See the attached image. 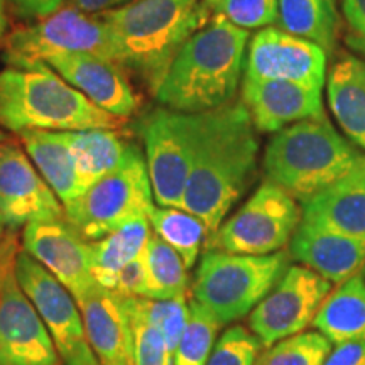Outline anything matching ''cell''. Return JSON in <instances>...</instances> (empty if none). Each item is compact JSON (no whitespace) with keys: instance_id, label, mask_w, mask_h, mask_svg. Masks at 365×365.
I'll return each instance as SVG.
<instances>
[{"instance_id":"6da1fadb","label":"cell","mask_w":365,"mask_h":365,"mask_svg":"<svg viewBox=\"0 0 365 365\" xmlns=\"http://www.w3.org/2000/svg\"><path fill=\"white\" fill-rule=\"evenodd\" d=\"M257 154V129L242 100L198 113V134L182 210L198 217L210 237L252 185Z\"/></svg>"},{"instance_id":"7a4b0ae2","label":"cell","mask_w":365,"mask_h":365,"mask_svg":"<svg viewBox=\"0 0 365 365\" xmlns=\"http://www.w3.org/2000/svg\"><path fill=\"white\" fill-rule=\"evenodd\" d=\"M250 34L210 19L178 51L154 91L158 102L181 113H205L234 102Z\"/></svg>"},{"instance_id":"3957f363","label":"cell","mask_w":365,"mask_h":365,"mask_svg":"<svg viewBox=\"0 0 365 365\" xmlns=\"http://www.w3.org/2000/svg\"><path fill=\"white\" fill-rule=\"evenodd\" d=\"M102 17L115 39L118 65L153 93L178 51L208 22L202 0H134Z\"/></svg>"},{"instance_id":"277c9868","label":"cell","mask_w":365,"mask_h":365,"mask_svg":"<svg viewBox=\"0 0 365 365\" xmlns=\"http://www.w3.org/2000/svg\"><path fill=\"white\" fill-rule=\"evenodd\" d=\"M365 166V154L336 132L327 117L296 122L276 132L264 153L266 180L301 203Z\"/></svg>"},{"instance_id":"5b68a950","label":"cell","mask_w":365,"mask_h":365,"mask_svg":"<svg viewBox=\"0 0 365 365\" xmlns=\"http://www.w3.org/2000/svg\"><path fill=\"white\" fill-rule=\"evenodd\" d=\"M124 118L102 110L48 65L0 73V125L22 130L118 129Z\"/></svg>"},{"instance_id":"8992f818","label":"cell","mask_w":365,"mask_h":365,"mask_svg":"<svg viewBox=\"0 0 365 365\" xmlns=\"http://www.w3.org/2000/svg\"><path fill=\"white\" fill-rule=\"evenodd\" d=\"M289 261L286 250L267 255L207 250L195 274L193 299L215 314L222 325L237 322L271 293Z\"/></svg>"},{"instance_id":"52a82bcc","label":"cell","mask_w":365,"mask_h":365,"mask_svg":"<svg viewBox=\"0 0 365 365\" xmlns=\"http://www.w3.org/2000/svg\"><path fill=\"white\" fill-rule=\"evenodd\" d=\"M154 202L145 156L130 144L115 171L65 205V218L86 242H97L137 218H149Z\"/></svg>"},{"instance_id":"ba28073f","label":"cell","mask_w":365,"mask_h":365,"mask_svg":"<svg viewBox=\"0 0 365 365\" xmlns=\"http://www.w3.org/2000/svg\"><path fill=\"white\" fill-rule=\"evenodd\" d=\"M61 54H91L118 65L115 39L102 14L73 6L59 7L4 38V61L9 68H36Z\"/></svg>"},{"instance_id":"9c48e42d","label":"cell","mask_w":365,"mask_h":365,"mask_svg":"<svg viewBox=\"0 0 365 365\" xmlns=\"http://www.w3.org/2000/svg\"><path fill=\"white\" fill-rule=\"evenodd\" d=\"M303 210L293 195L264 180L252 196L207 240V250L267 255L279 252L293 239Z\"/></svg>"},{"instance_id":"30bf717a","label":"cell","mask_w":365,"mask_h":365,"mask_svg":"<svg viewBox=\"0 0 365 365\" xmlns=\"http://www.w3.org/2000/svg\"><path fill=\"white\" fill-rule=\"evenodd\" d=\"M196 134L198 113H181L158 107L140 120L144 156L154 200L159 207L182 208Z\"/></svg>"},{"instance_id":"8fae6325","label":"cell","mask_w":365,"mask_h":365,"mask_svg":"<svg viewBox=\"0 0 365 365\" xmlns=\"http://www.w3.org/2000/svg\"><path fill=\"white\" fill-rule=\"evenodd\" d=\"M331 293V282L307 266H289L249 317L250 331L264 346L298 335L312 325Z\"/></svg>"},{"instance_id":"7c38bea8","label":"cell","mask_w":365,"mask_h":365,"mask_svg":"<svg viewBox=\"0 0 365 365\" xmlns=\"http://www.w3.org/2000/svg\"><path fill=\"white\" fill-rule=\"evenodd\" d=\"M16 277L51 333L63 362L97 357L86 340L76 298L65 284L26 250H17L16 254Z\"/></svg>"},{"instance_id":"4fadbf2b","label":"cell","mask_w":365,"mask_h":365,"mask_svg":"<svg viewBox=\"0 0 365 365\" xmlns=\"http://www.w3.org/2000/svg\"><path fill=\"white\" fill-rule=\"evenodd\" d=\"M7 255L0 287V365H61L51 333L21 289L16 254Z\"/></svg>"},{"instance_id":"5bb4252c","label":"cell","mask_w":365,"mask_h":365,"mask_svg":"<svg viewBox=\"0 0 365 365\" xmlns=\"http://www.w3.org/2000/svg\"><path fill=\"white\" fill-rule=\"evenodd\" d=\"M0 218L11 228L65 218V207L16 140L0 143Z\"/></svg>"},{"instance_id":"9a60e30c","label":"cell","mask_w":365,"mask_h":365,"mask_svg":"<svg viewBox=\"0 0 365 365\" xmlns=\"http://www.w3.org/2000/svg\"><path fill=\"white\" fill-rule=\"evenodd\" d=\"M244 70L247 78L296 81L323 88L327 53L279 27H264L249 41Z\"/></svg>"},{"instance_id":"2e32d148","label":"cell","mask_w":365,"mask_h":365,"mask_svg":"<svg viewBox=\"0 0 365 365\" xmlns=\"http://www.w3.org/2000/svg\"><path fill=\"white\" fill-rule=\"evenodd\" d=\"M22 247L65 284L75 298L98 286L91 276V245L66 218L27 223Z\"/></svg>"},{"instance_id":"e0dca14e","label":"cell","mask_w":365,"mask_h":365,"mask_svg":"<svg viewBox=\"0 0 365 365\" xmlns=\"http://www.w3.org/2000/svg\"><path fill=\"white\" fill-rule=\"evenodd\" d=\"M322 90L296 81L244 76L242 102L249 110L255 129L276 134L296 122L325 115Z\"/></svg>"},{"instance_id":"ac0fdd59","label":"cell","mask_w":365,"mask_h":365,"mask_svg":"<svg viewBox=\"0 0 365 365\" xmlns=\"http://www.w3.org/2000/svg\"><path fill=\"white\" fill-rule=\"evenodd\" d=\"M46 65L102 110L120 118L130 117L137 110L139 100L122 66L110 59L91 54H61L49 58Z\"/></svg>"},{"instance_id":"d6986e66","label":"cell","mask_w":365,"mask_h":365,"mask_svg":"<svg viewBox=\"0 0 365 365\" xmlns=\"http://www.w3.org/2000/svg\"><path fill=\"white\" fill-rule=\"evenodd\" d=\"M289 254L301 266L318 272L331 284H341L365 267V240L301 218Z\"/></svg>"},{"instance_id":"ffe728a7","label":"cell","mask_w":365,"mask_h":365,"mask_svg":"<svg viewBox=\"0 0 365 365\" xmlns=\"http://www.w3.org/2000/svg\"><path fill=\"white\" fill-rule=\"evenodd\" d=\"M86 340L102 365H132L130 331L120 299L95 286L76 298Z\"/></svg>"},{"instance_id":"44dd1931","label":"cell","mask_w":365,"mask_h":365,"mask_svg":"<svg viewBox=\"0 0 365 365\" xmlns=\"http://www.w3.org/2000/svg\"><path fill=\"white\" fill-rule=\"evenodd\" d=\"M304 220L365 240V166L301 203Z\"/></svg>"},{"instance_id":"7402d4cb","label":"cell","mask_w":365,"mask_h":365,"mask_svg":"<svg viewBox=\"0 0 365 365\" xmlns=\"http://www.w3.org/2000/svg\"><path fill=\"white\" fill-rule=\"evenodd\" d=\"M327 97L345 135L365 150V59L354 54L336 59L328 73Z\"/></svg>"},{"instance_id":"603a6c76","label":"cell","mask_w":365,"mask_h":365,"mask_svg":"<svg viewBox=\"0 0 365 365\" xmlns=\"http://www.w3.org/2000/svg\"><path fill=\"white\" fill-rule=\"evenodd\" d=\"M21 144L63 207L85 193L65 132L22 130Z\"/></svg>"},{"instance_id":"cb8c5ba5","label":"cell","mask_w":365,"mask_h":365,"mask_svg":"<svg viewBox=\"0 0 365 365\" xmlns=\"http://www.w3.org/2000/svg\"><path fill=\"white\" fill-rule=\"evenodd\" d=\"M314 328L331 344L365 341V281L364 276L341 282L325 299L313 322Z\"/></svg>"},{"instance_id":"d4e9b609","label":"cell","mask_w":365,"mask_h":365,"mask_svg":"<svg viewBox=\"0 0 365 365\" xmlns=\"http://www.w3.org/2000/svg\"><path fill=\"white\" fill-rule=\"evenodd\" d=\"M65 135L85 191L115 171L130 145L115 129L71 130Z\"/></svg>"},{"instance_id":"484cf974","label":"cell","mask_w":365,"mask_h":365,"mask_svg":"<svg viewBox=\"0 0 365 365\" xmlns=\"http://www.w3.org/2000/svg\"><path fill=\"white\" fill-rule=\"evenodd\" d=\"M149 237V218H137L90 244V266L95 282L103 289H110L117 274L144 252Z\"/></svg>"},{"instance_id":"4316f807","label":"cell","mask_w":365,"mask_h":365,"mask_svg":"<svg viewBox=\"0 0 365 365\" xmlns=\"http://www.w3.org/2000/svg\"><path fill=\"white\" fill-rule=\"evenodd\" d=\"M277 26L330 54L340 33V17L335 0H279Z\"/></svg>"},{"instance_id":"83f0119b","label":"cell","mask_w":365,"mask_h":365,"mask_svg":"<svg viewBox=\"0 0 365 365\" xmlns=\"http://www.w3.org/2000/svg\"><path fill=\"white\" fill-rule=\"evenodd\" d=\"M145 296L153 299H173L186 296L188 274L180 254L161 237L150 234L144 250Z\"/></svg>"},{"instance_id":"f1b7e54d","label":"cell","mask_w":365,"mask_h":365,"mask_svg":"<svg viewBox=\"0 0 365 365\" xmlns=\"http://www.w3.org/2000/svg\"><path fill=\"white\" fill-rule=\"evenodd\" d=\"M149 223L154 234L180 254L186 269L195 266L202 245L207 244L210 237L207 225L198 217L182 208L158 205L149 213Z\"/></svg>"},{"instance_id":"f546056e","label":"cell","mask_w":365,"mask_h":365,"mask_svg":"<svg viewBox=\"0 0 365 365\" xmlns=\"http://www.w3.org/2000/svg\"><path fill=\"white\" fill-rule=\"evenodd\" d=\"M222 323L198 301H190V319L173 354V365H207Z\"/></svg>"},{"instance_id":"4dcf8cb0","label":"cell","mask_w":365,"mask_h":365,"mask_svg":"<svg viewBox=\"0 0 365 365\" xmlns=\"http://www.w3.org/2000/svg\"><path fill=\"white\" fill-rule=\"evenodd\" d=\"M130 331L132 365H173V355L159 328L135 307L132 298H118Z\"/></svg>"},{"instance_id":"1f68e13d","label":"cell","mask_w":365,"mask_h":365,"mask_svg":"<svg viewBox=\"0 0 365 365\" xmlns=\"http://www.w3.org/2000/svg\"><path fill=\"white\" fill-rule=\"evenodd\" d=\"M279 0H202L210 19H223L240 29H264L277 26Z\"/></svg>"},{"instance_id":"d6a6232c","label":"cell","mask_w":365,"mask_h":365,"mask_svg":"<svg viewBox=\"0 0 365 365\" xmlns=\"http://www.w3.org/2000/svg\"><path fill=\"white\" fill-rule=\"evenodd\" d=\"M331 345L323 333L301 331L274 344L257 365H323Z\"/></svg>"},{"instance_id":"836d02e7","label":"cell","mask_w":365,"mask_h":365,"mask_svg":"<svg viewBox=\"0 0 365 365\" xmlns=\"http://www.w3.org/2000/svg\"><path fill=\"white\" fill-rule=\"evenodd\" d=\"M132 299H134L139 312L154 327L161 330L171 355L175 354L190 319V303L186 296L173 299H153L144 298V296H134Z\"/></svg>"},{"instance_id":"e575fe53","label":"cell","mask_w":365,"mask_h":365,"mask_svg":"<svg viewBox=\"0 0 365 365\" xmlns=\"http://www.w3.org/2000/svg\"><path fill=\"white\" fill-rule=\"evenodd\" d=\"M262 346L252 331L235 325L218 339L207 365H255Z\"/></svg>"},{"instance_id":"d590c367","label":"cell","mask_w":365,"mask_h":365,"mask_svg":"<svg viewBox=\"0 0 365 365\" xmlns=\"http://www.w3.org/2000/svg\"><path fill=\"white\" fill-rule=\"evenodd\" d=\"M345 44L365 58V0H341Z\"/></svg>"},{"instance_id":"8d00e7d4","label":"cell","mask_w":365,"mask_h":365,"mask_svg":"<svg viewBox=\"0 0 365 365\" xmlns=\"http://www.w3.org/2000/svg\"><path fill=\"white\" fill-rule=\"evenodd\" d=\"M108 291L118 298H134V296H145V257L144 252L134 261L127 264L117 274L113 284Z\"/></svg>"},{"instance_id":"74e56055","label":"cell","mask_w":365,"mask_h":365,"mask_svg":"<svg viewBox=\"0 0 365 365\" xmlns=\"http://www.w3.org/2000/svg\"><path fill=\"white\" fill-rule=\"evenodd\" d=\"M7 2L22 19L38 21L56 12L61 7L63 0H7Z\"/></svg>"},{"instance_id":"f35d334b","label":"cell","mask_w":365,"mask_h":365,"mask_svg":"<svg viewBox=\"0 0 365 365\" xmlns=\"http://www.w3.org/2000/svg\"><path fill=\"white\" fill-rule=\"evenodd\" d=\"M323 365H365V341L339 344Z\"/></svg>"},{"instance_id":"ab89813d","label":"cell","mask_w":365,"mask_h":365,"mask_svg":"<svg viewBox=\"0 0 365 365\" xmlns=\"http://www.w3.org/2000/svg\"><path fill=\"white\" fill-rule=\"evenodd\" d=\"M134 0H70V6L88 14H103L127 6Z\"/></svg>"},{"instance_id":"60d3db41","label":"cell","mask_w":365,"mask_h":365,"mask_svg":"<svg viewBox=\"0 0 365 365\" xmlns=\"http://www.w3.org/2000/svg\"><path fill=\"white\" fill-rule=\"evenodd\" d=\"M17 247H19V245H17V237L14 232L7 234L2 239V242H0V287H2V272H4V264H6L7 255Z\"/></svg>"},{"instance_id":"b9f144b4","label":"cell","mask_w":365,"mask_h":365,"mask_svg":"<svg viewBox=\"0 0 365 365\" xmlns=\"http://www.w3.org/2000/svg\"><path fill=\"white\" fill-rule=\"evenodd\" d=\"M7 16H6V0H0V34H6Z\"/></svg>"},{"instance_id":"7bdbcfd3","label":"cell","mask_w":365,"mask_h":365,"mask_svg":"<svg viewBox=\"0 0 365 365\" xmlns=\"http://www.w3.org/2000/svg\"><path fill=\"white\" fill-rule=\"evenodd\" d=\"M61 365H102L100 364V360L95 357V359H90V360H76V362H65Z\"/></svg>"},{"instance_id":"ee69618b","label":"cell","mask_w":365,"mask_h":365,"mask_svg":"<svg viewBox=\"0 0 365 365\" xmlns=\"http://www.w3.org/2000/svg\"><path fill=\"white\" fill-rule=\"evenodd\" d=\"M6 223H4L2 218H0V242H2L4 237H6Z\"/></svg>"},{"instance_id":"f6af8a7d","label":"cell","mask_w":365,"mask_h":365,"mask_svg":"<svg viewBox=\"0 0 365 365\" xmlns=\"http://www.w3.org/2000/svg\"><path fill=\"white\" fill-rule=\"evenodd\" d=\"M2 140H6V135H4L2 130H0V143H2Z\"/></svg>"},{"instance_id":"bcb514c9","label":"cell","mask_w":365,"mask_h":365,"mask_svg":"<svg viewBox=\"0 0 365 365\" xmlns=\"http://www.w3.org/2000/svg\"><path fill=\"white\" fill-rule=\"evenodd\" d=\"M4 43V34H0V44Z\"/></svg>"},{"instance_id":"7dc6e473","label":"cell","mask_w":365,"mask_h":365,"mask_svg":"<svg viewBox=\"0 0 365 365\" xmlns=\"http://www.w3.org/2000/svg\"><path fill=\"white\" fill-rule=\"evenodd\" d=\"M364 274H365V267H364Z\"/></svg>"}]
</instances>
